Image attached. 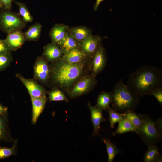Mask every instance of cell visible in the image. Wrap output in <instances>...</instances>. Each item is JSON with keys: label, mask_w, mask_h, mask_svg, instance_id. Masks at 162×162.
I'll return each mask as SVG.
<instances>
[{"label": "cell", "mask_w": 162, "mask_h": 162, "mask_svg": "<svg viewBox=\"0 0 162 162\" xmlns=\"http://www.w3.org/2000/svg\"><path fill=\"white\" fill-rule=\"evenodd\" d=\"M136 97L150 95L154 90L162 87V70L158 67L142 65L129 76L127 85Z\"/></svg>", "instance_id": "cell-1"}, {"label": "cell", "mask_w": 162, "mask_h": 162, "mask_svg": "<svg viewBox=\"0 0 162 162\" xmlns=\"http://www.w3.org/2000/svg\"><path fill=\"white\" fill-rule=\"evenodd\" d=\"M55 62L50 67V78L54 83L64 88L70 87L79 78L85 65L83 61L70 64L60 58Z\"/></svg>", "instance_id": "cell-2"}, {"label": "cell", "mask_w": 162, "mask_h": 162, "mask_svg": "<svg viewBox=\"0 0 162 162\" xmlns=\"http://www.w3.org/2000/svg\"><path fill=\"white\" fill-rule=\"evenodd\" d=\"M111 92L112 105L122 113L134 111L140 103L139 98L134 95L122 80L117 82Z\"/></svg>", "instance_id": "cell-3"}, {"label": "cell", "mask_w": 162, "mask_h": 162, "mask_svg": "<svg viewBox=\"0 0 162 162\" xmlns=\"http://www.w3.org/2000/svg\"><path fill=\"white\" fill-rule=\"evenodd\" d=\"M140 114L142 124L136 128V133L148 147L156 145L162 137L156 128L155 121L147 114Z\"/></svg>", "instance_id": "cell-4"}, {"label": "cell", "mask_w": 162, "mask_h": 162, "mask_svg": "<svg viewBox=\"0 0 162 162\" xmlns=\"http://www.w3.org/2000/svg\"><path fill=\"white\" fill-rule=\"evenodd\" d=\"M25 22L19 16L9 10L4 8L0 13V28L8 34L21 30L25 26Z\"/></svg>", "instance_id": "cell-5"}, {"label": "cell", "mask_w": 162, "mask_h": 162, "mask_svg": "<svg viewBox=\"0 0 162 162\" xmlns=\"http://www.w3.org/2000/svg\"><path fill=\"white\" fill-rule=\"evenodd\" d=\"M51 68L43 56L37 58L34 66V77L44 84H46L50 79Z\"/></svg>", "instance_id": "cell-6"}, {"label": "cell", "mask_w": 162, "mask_h": 162, "mask_svg": "<svg viewBox=\"0 0 162 162\" xmlns=\"http://www.w3.org/2000/svg\"><path fill=\"white\" fill-rule=\"evenodd\" d=\"M15 75L25 86L31 98L46 96L45 89L35 80L26 78L19 73H16Z\"/></svg>", "instance_id": "cell-7"}, {"label": "cell", "mask_w": 162, "mask_h": 162, "mask_svg": "<svg viewBox=\"0 0 162 162\" xmlns=\"http://www.w3.org/2000/svg\"><path fill=\"white\" fill-rule=\"evenodd\" d=\"M94 77H85L78 81L68 94L72 98L77 97L86 93L96 82Z\"/></svg>", "instance_id": "cell-8"}, {"label": "cell", "mask_w": 162, "mask_h": 162, "mask_svg": "<svg viewBox=\"0 0 162 162\" xmlns=\"http://www.w3.org/2000/svg\"><path fill=\"white\" fill-rule=\"evenodd\" d=\"M106 62L105 50L100 44L93 56L92 62L93 76L94 77L104 68Z\"/></svg>", "instance_id": "cell-9"}, {"label": "cell", "mask_w": 162, "mask_h": 162, "mask_svg": "<svg viewBox=\"0 0 162 162\" xmlns=\"http://www.w3.org/2000/svg\"><path fill=\"white\" fill-rule=\"evenodd\" d=\"M101 40L100 36L92 35L80 42V48L87 56H93Z\"/></svg>", "instance_id": "cell-10"}, {"label": "cell", "mask_w": 162, "mask_h": 162, "mask_svg": "<svg viewBox=\"0 0 162 162\" xmlns=\"http://www.w3.org/2000/svg\"><path fill=\"white\" fill-rule=\"evenodd\" d=\"M88 106L91 114V120L94 127L92 136L98 135L100 136L99 132L101 123L106 120L104 118L101 109L95 106H92L89 102L88 103Z\"/></svg>", "instance_id": "cell-11"}, {"label": "cell", "mask_w": 162, "mask_h": 162, "mask_svg": "<svg viewBox=\"0 0 162 162\" xmlns=\"http://www.w3.org/2000/svg\"><path fill=\"white\" fill-rule=\"evenodd\" d=\"M5 40L12 51L20 48L25 40L24 33L21 30H17L8 33Z\"/></svg>", "instance_id": "cell-12"}, {"label": "cell", "mask_w": 162, "mask_h": 162, "mask_svg": "<svg viewBox=\"0 0 162 162\" xmlns=\"http://www.w3.org/2000/svg\"><path fill=\"white\" fill-rule=\"evenodd\" d=\"M63 54L59 46L52 43L44 46L43 56L47 61L54 62L61 58Z\"/></svg>", "instance_id": "cell-13"}, {"label": "cell", "mask_w": 162, "mask_h": 162, "mask_svg": "<svg viewBox=\"0 0 162 162\" xmlns=\"http://www.w3.org/2000/svg\"><path fill=\"white\" fill-rule=\"evenodd\" d=\"M68 26L61 24H56L52 28L49 35L52 43L59 45L68 32Z\"/></svg>", "instance_id": "cell-14"}, {"label": "cell", "mask_w": 162, "mask_h": 162, "mask_svg": "<svg viewBox=\"0 0 162 162\" xmlns=\"http://www.w3.org/2000/svg\"><path fill=\"white\" fill-rule=\"evenodd\" d=\"M87 56L81 48H77L64 53L61 58L68 63L74 64L83 61Z\"/></svg>", "instance_id": "cell-15"}, {"label": "cell", "mask_w": 162, "mask_h": 162, "mask_svg": "<svg viewBox=\"0 0 162 162\" xmlns=\"http://www.w3.org/2000/svg\"><path fill=\"white\" fill-rule=\"evenodd\" d=\"M32 106V121L35 124L43 111L47 100L46 97L31 98Z\"/></svg>", "instance_id": "cell-16"}, {"label": "cell", "mask_w": 162, "mask_h": 162, "mask_svg": "<svg viewBox=\"0 0 162 162\" xmlns=\"http://www.w3.org/2000/svg\"><path fill=\"white\" fill-rule=\"evenodd\" d=\"M68 32L70 35L80 42L92 35L90 30L82 26L69 28Z\"/></svg>", "instance_id": "cell-17"}, {"label": "cell", "mask_w": 162, "mask_h": 162, "mask_svg": "<svg viewBox=\"0 0 162 162\" xmlns=\"http://www.w3.org/2000/svg\"><path fill=\"white\" fill-rule=\"evenodd\" d=\"M58 45L64 54L74 49L80 48V42L70 35L69 32Z\"/></svg>", "instance_id": "cell-18"}, {"label": "cell", "mask_w": 162, "mask_h": 162, "mask_svg": "<svg viewBox=\"0 0 162 162\" xmlns=\"http://www.w3.org/2000/svg\"><path fill=\"white\" fill-rule=\"evenodd\" d=\"M148 148L144 156L145 162H160L162 156L160 154L159 148L156 145L148 147Z\"/></svg>", "instance_id": "cell-19"}, {"label": "cell", "mask_w": 162, "mask_h": 162, "mask_svg": "<svg viewBox=\"0 0 162 162\" xmlns=\"http://www.w3.org/2000/svg\"><path fill=\"white\" fill-rule=\"evenodd\" d=\"M41 29L42 26L39 23H36L31 26L24 33L25 40H37L40 37Z\"/></svg>", "instance_id": "cell-20"}, {"label": "cell", "mask_w": 162, "mask_h": 162, "mask_svg": "<svg viewBox=\"0 0 162 162\" xmlns=\"http://www.w3.org/2000/svg\"><path fill=\"white\" fill-rule=\"evenodd\" d=\"M111 102V92L103 91L98 96L95 106L102 110L106 111L110 107V104Z\"/></svg>", "instance_id": "cell-21"}, {"label": "cell", "mask_w": 162, "mask_h": 162, "mask_svg": "<svg viewBox=\"0 0 162 162\" xmlns=\"http://www.w3.org/2000/svg\"><path fill=\"white\" fill-rule=\"evenodd\" d=\"M137 128L130 121L125 119L119 122L118 127L113 133V135L117 134H121L128 132H136Z\"/></svg>", "instance_id": "cell-22"}, {"label": "cell", "mask_w": 162, "mask_h": 162, "mask_svg": "<svg viewBox=\"0 0 162 162\" xmlns=\"http://www.w3.org/2000/svg\"><path fill=\"white\" fill-rule=\"evenodd\" d=\"M103 141L105 144L108 156V162H112L116 156L121 151L118 148L116 143H113L109 140L100 137Z\"/></svg>", "instance_id": "cell-23"}, {"label": "cell", "mask_w": 162, "mask_h": 162, "mask_svg": "<svg viewBox=\"0 0 162 162\" xmlns=\"http://www.w3.org/2000/svg\"><path fill=\"white\" fill-rule=\"evenodd\" d=\"M108 113L110 123V127L113 128L115 124L117 122H119L124 120L125 118L124 113H119L115 109L110 107L106 110Z\"/></svg>", "instance_id": "cell-24"}, {"label": "cell", "mask_w": 162, "mask_h": 162, "mask_svg": "<svg viewBox=\"0 0 162 162\" xmlns=\"http://www.w3.org/2000/svg\"><path fill=\"white\" fill-rule=\"evenodd\" d=\"M9 139L7 117L6 115H0V142L7 141Z\"/></svg>", "instance_id": "cell-25"}, {"label": "cell", "mask_w": 162, "mask_h": 162, "mask_svg": "<svg viewBox=\"0 0 162 162\" xmlns=\"http://www.w3.org/2000/svg\"><path fill=\"white\" fill-rule=\"evenodd\" d=\"M19 8V13L25 22H31L33 17L25 4L21 2L14 1Z\"/></svg>", "instance_id": "cell-26"}, {"label": "cell", "mask_w": 162, "mask_h": 162, "mask_svg": "<svg viewBox=\"0 0 162 162\" xmlns=\"http://www.w3.org/2000/svg\"><path fill=\"white\" fill-rule=\"evenodd\" d=\"M125 119L133 123L137 128L142 124V120L140 114H138L133 111H129L124 113Z\"/></svg>", "instance_id": "cell-27"}, {"label": "cell", "mask_w": 162, "mask_h": 162, "mask_svg": "<svg viewBox=\"0 0 162 162\" xmlns=\"http://www.w3.org/2000/svg\"><path fill=\"white\" fill-rule=\"evenodd\" d=\"M48 96L49 99L51 101H69L68 98L65 94L58 89H55L50 92L48 93Z\"/></svg>", "instance_id": "cell-28"}, {"label": "cell", "mask_w": 162, "mask_h": 162, "mask_svg": "<svg viewBox=\"0 0 162 162\" xmlns=\"http://www.w3.org/2000/svg\"><path fill=\"white\" fill-rule=\"evenodd\" d=\"M11 52L0 54V72L7 68L12 60Z\"/></svg>", "instance_id": "cell-29"}, {"label": "cell", "mask_w": 162, "mask_h": 162, "mask_svg": "<svg viewBox=\"0 0 162 162\" xmlns=\"http://www.w3.org/2000/svg\"><path fill=\"white\" fill-rule=\"evenodd\" d=\"M16 142L15 141L13 146L10 148L0 147V159H4L9 157L14 153Z\"/></svg>", "instance_id": "cell-30"}, {"label": "cell", "mask_w": 162, "mask_h": 162, "mask_svg": "<svg viewBox=\"0 0 162 162\" xmlns=\"http://www.w3.org/2000/svg\"><path fill=\"white\" fill-rule=\"evenodd\" d=\"M150 95L155 97L160 104L162 105V87L153 90Z\"/></svg>", "instance_id": "cell-31"}, {"label": "cell", "mask_w": 162, "mask_h": 162, "mask_svg": "<svg viewBox=\"0 0 162 162\" xmlns=\"http://www.w3.org/2000/svg\"><path fill=\"white\" fill-rule=\"evenodd\" d=\"M11 51L5 40L0 39V54Z\"/></svg>", "instance_id": "cell-32"}, {"label": "cell", "mask_w": 162, "mask_h": 162, "mask_svg": "<svg viewBox=\"0 0 162 162\" xmlns=\"http://www.w3.org/2000/svg\"><path fill=\"white\" fill-rule=\"evenodd\" d=\"M155 126L156 128L161 137L162 136V119L160 117L155 121Z\"/></svg>", "instance_id": "cell-33"}, {"label": "cell", "mask_w": 162, "mask_h": 162, "mask_svg": "<svg viewBox=\"0 0 162 162\" xmlns=\"http://www.w3.org/2000/svg\"><path fill=\"white\" fill-rule=\"evenodd\" d=\"M4 8L10 10L12 6V0H1Z\"/></svg>", "instance_id": "cell-34"}, {"label": "cell", "mask_w": 162, "mask_h": 162, "mask_svg": "<svg viewBox=\"0 0 162 162\" xmlns=\"http://www.w3.org/2000/svg\"><path fill=\"white\" fill-rule=\"evenodd\" d=\"M7 110L8 108L0 103V115H6Z\"/></svg>", "instance_id": "cell-35"}, {"label": "cell", "mask_w": 162, "mask_h": 162, "mask_svg": "<svg viewBox=\"0 0 162 162\" xmlns=\"http://www.w3.org/2000/svg\"><path fill=\"white\" fill-rule=\"evenodd\" d=\"M104 0H96V3L94 6V10L96 11L100 4Z\"/></svg>", "instance_id": "cell-36"}, {"label": "cell", "mask_w": 162, "mask_h": 162, "mask_svg": "<svg viewBox=\"0 0 162 162\" xmlns=\"http://www.w3.org/2000/svg\"><path fill=\"white\" fill-rule=\"evenodd\" d=\"M3 7V4L2 3V2L0 0V9L2 8Z\"/></svg>", "instance_id": "cell-37"}]
</instances>
